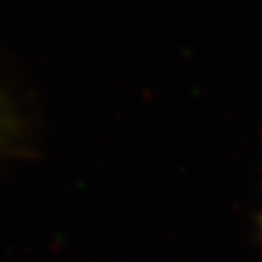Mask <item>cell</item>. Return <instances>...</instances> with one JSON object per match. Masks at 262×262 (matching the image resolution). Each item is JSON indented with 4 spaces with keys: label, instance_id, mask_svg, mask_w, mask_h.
Listing matches in <instances>:
<instances>
[{
    "label": "cell",
    "instance_id": "obj_1",
    "mask_svg": "<svg viewBox=\"0 0 262 262\" xmlns=\"http://www.w3.org/2000/svg\"><path fill=\"white\" fill-rule=\"evenodd\" d=\"M9 133H11V120H9L7 110L3 107V103H0V145L7 141Z\"/></svg>",
    "mask_w": 262,
    "mask_h": 262
}]
</instances>
